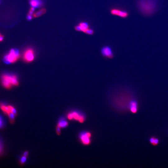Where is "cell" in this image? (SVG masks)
I'll return each instance as SVG.
<instances>
[{
    "mask_svg": "<svg viewBox=\"0 0 168 168\" xmlns=\"http://www.w3.org/2000/svg\"><path fill=\"white\" fill-rule=\"evenodd\" d=\"M137 4L139 10L145 15H150L153 13L156 7L155 0H138Z\"/></svg>",
    "mask_w": 168,
    "mask_h": 168,
    "instance_id": "1",
    "label": "cell"
},
{
    "mask_svg": "<svg viewBox=\"0 0 168 168\" xmlns=\"http://www.w3.org/2000/svg\"><path fill=\"white\" fill-rule=\"evenodd\" d=\"M28 152L27 151H25V152L23 154V156L27 157V156H28Z\"/></svg>",
    "mask_w": 168,
    "mask_h": 168,
    "instance_id": "23",
    "label": "cell"
},
{
    "mask_svg": "<svg viewBox=\"0 0 168 168\" xmlns=\"http://www.w3.org/2000/svg\"><path fill=\"white\" fill-rule=\"evenodd\" d=\"M18 51L16 49H12L4 58V60L7 63H13L16 62L20 57Z\"/></svg>",
    "mask_w": 168,
    "mask_h": 168,
    "instance_id": "3",
    "label": "cell"
},
{
    "mask_svg": "<svg viewBox=\"0 0 168 168\" xmlns=\"http://www.w3.org/2000/svg\"></svg>",
    "mask_w": 168,
    "mask_h": 168,
    "instance_id": "28",
    "label": "cell"
},
{
    "mask_svg": "<svg viewBox=\"0 0 168 168\" xmlns=\"http://www.w3.org/2000/svg\"><path fill=\"white\" fill-rule=\"evenodd\" d=\"M73 119L79 121L80 123H83L84 121V117L76 112H73L72 113Z\"/></svg>",
    "mask_w": 168,
    "mask_h": 168,
    "instance_id": "9",
    "label": "cell"
},
{
    "mask_svg": "<svg viewBox=\"0 0 168 168\" xmlns=\"http://www.w3.org/2000/svg\"><path fill=\"white\" fill-rule=\"evenodd\" d=\"M84 33L86 34L91 35L94 34V31L92 29L89 28L86 29L84 31Z\"/></svg>",
    "mask_w": 168,
    "mask_h": 168,
    "instance_id": "15",
    "label": "cell"
},
{
    "mask_svg": "<svg viewBox=\"0 0 168 168\" xmlns=\"http://www.w3.org/2000/svg\"><path fill=\"white\" fill-rule=\"evenodd\" d=\"M26 157L23 156L21 158L20 163L21 164H24L26 162Z\"/></svg>",
    "mask_w": 168,
    "mask_h": 168,
    "instance_id": "19",
    "label": "cell"
},
{
    "mask_svg": "<svg viewBox=\"0 0 168 168\" xmlns=\"http://www.w3.org/2000/svg\"><path fill=\"white\" fill-rule=\"evenodd\" d=\"M60 127L58 125L56 127V132L58 135H59L61 133Z\"/></svg>",
    "mask_w": 168,
    "mask_h": 168,
    "instance_id": "20",
    "label": "cell"
},
{
    "mask_svg": "<svg viewBox=\"0 0 168 168\" xmlns=\"http://www.w3.org/2000/svg\"><path fill=\"white\" fill-rule=\"evenodd\" d=\"M159 139L158 138L155 137L153 146H156L159 144Z\"/></svg>",
    "mask_w": 168,
    "mask_h": 168,
    "instance_id": "17",
    "label": "cell"
},
{
    "mask_svg": "<svg viewBox=\"0 0 168 168\" xmlns=\"http://www.w3.org/2000/svg\"><path fill=\"white\" fill-rule=\"evenodd\" d=\"M2 83L6 88H10L12 86H17L18 82L16 76L15 75L4 74L2 76Z\"/></svg>",
    "mask_w": 168,
    "mask_h": 168,
    "instance_id": "2",
    "label": "cell"
},
{
    "mask_svg": "<svg viewBox=\"0 0 168 168\" xmlns=\"http://www.w3.org/2000/svg\"><path fill=\"white\" fill-rule=\"evenodd\" d=\"M34 58L33 50L31 49H28L25 52L23 55V58L27 62L32 61Z\"/></svg>",
    "mask_w": 168,
    "mask_h": 168,
    "instance_id": "7",
    "label": "cell"
},
{
    "mask_svg": "<svg viewBox=\"0 0 168 168\" xmlns=\"http://www.w3.org/2000/svg\"><path fill=\"white\" fill-rule=\"evenodd\" d=\"M30 3L32 7L34 8L39 7L42 4L41 0H31Z\"/></svg>",
    "mask_w": 168,
    "mask_h": 168,
    "instance_id": "10",
    "label": "cell"
},
{
    "mask_svg": "<svg viewBox=\"0 0 168 168\" xmlns=\"http://www.w3.org/2000/svg\"><path fill=\"white\" fill-rule=\"evenodd\" d=\"M32 18V16L31 15L28 14L27 16V19L28 20H30Z\"/></svg>",
    "mask_w": 168,
    "mask_h": 168,
    "instance_id": "24",
    "label": "cell"
},
{
    "mask_svg": "<svg viewBox=\"0 0 168 168\" xmlns=\"http://www.w3.org/2000/svg\"><path fill=\"white\" fill-rule=\"evenodd\" d=\"M75 28V30L77 31H81V28L79 25L76 26Z\"/></svg>",
    "mask_w": 168,
    "mask_h": 168,
    "instance_id": "22",
    "label": "cell"
},
{
    "mask_svg": "<svg viewBox=\"0 0 168 168\" xmlns=\"http://www.w3.org/2000/svg\"><path fill=\"white\" fill-rule=\"evenodd\" d=\"M155 138V136H151V137H150L149 139V143H150V144H151L152 146L153 144Z\"/></svg>",
    "mask_w": 168,
    "mask_h": 168,
    "instance_id": "18",
    "label": "cell"
},
{
    "mask_svg": "<svg viewBox=\"0 0 168 168\" xmlns=\"http://www.w3.org/2000/svg\"><path fill=\"white\" fill-rule=\"evenodd\" d=\"M111 14L119 16L122 18H126L128 16V13L126 10L119 9L117 8H113L110 9Z\"/></svg>",
    "mask_w": 168,
    "mask_h": 168,
    "instance_id": "5",
    "label": "cell"
},
{
    "mask_svg": "<svg viewBox=\"0 0 168 168\" xmlns=\"http://www.w3.org/2000/svg\"><path fill=\"white\" fill-rule=\"evenodd\" d=\"M68 118L70 120L73 119V115L72 113H69L67 115Z\"/></svg>",
    "mask_w": 168,
    "mask_h": 168,
    "instance_id": "21",
    "label": "cell"
},
{
    "mask_svg": "<svg viewBox=\"0 0 168 168\" xmlns=\"http://www.w3.org/2000/svg\"><path fill=\"white\" fill-rule=\"evenodd\" d=\"M130 111L133 113H136L138 111V105L137 101L133 99L130 101L129 104Z\"/></svg>",
    "mask_w": 168,
    "mask_h": 168,
    "instance_id": "8",
    "label": "cell"
},
{
    "mask_svg": "<svg viewBox=\"0 0 168 168\" xmlns=\"http://www.w3.org/2000/svg\"><path fill=\"white\" fill-rule=\"evenodd\" d=\"M45 12V10L44 9H42L35 13L34 16L35 17L39 16L44 14Z\"/></svg>",
    "mask_w": 168,
    "mask_h": 168,
    "instance_id": "14",
    "label": "cell"
},
{
    "mask_svg": "<svg viewBox=\"0 0 168 168\" xmlns=\"http://www.w3.org/2000/svg\"><path fill=\"white\" fill-rule=\"evenodd\" d=\"M8 115L10 118L11 122L12 123H13L14 121V116L15 115L12 112H10Z\"/></svg>",
    "mask_w": 168,
    "mask_h": 168,
    "instance_id": "16",
    "label": "cell"
},
{
    "mask_svg": "<svg viewBox=\"0 0 168 168\" xmlns=\"http://www.w3.org/2000/svg\"><path fill=\"white\" fill-rule=\"evenodd\" d=\"M91 134L88 132H84L80 133V139L83 144L87 145L91 142Z\"/></svg>",
    "mask_w": 168,
    "mask_h": 168,
    "instance_id": "6",
    "label": "cell"
},
{
    "mask_svg": "<svg viewBox=\"0 0 168 168\" xmlns=\"http://www.w3.org/2000/svg\"><path fill=\"white\" fill-rule=\"evenodd\" d=\"M3 36L0 33V42L2 41L3 40Z\"/></svg>",
    "mask_w": 168,
    "mask_h": 168,
    "instance_id": "25",
    "label": "cell"
},
{
    "mask_svg": "<svg viewBox=\"0 0 168 168\" xmlns=\"http://www.w3.org/2000/svg\"><path fill=\"white\" fill-rule=\"evenodd\" d=\"M68 125V122L64 119H61L58 124V125L61 128H64Z\"/></svg>",
    "mask_w": 168,
    "mask_h": 168,
    "instance_id": "13",
    "label": "cell"
},
{
    "mask_svg": "<svg viewBox=\"0 0 168 168\" xmlns=\"http://www.w3.org/2000/svg\"><path fill=\"white\" fill-rule=\"evenodd\" d=\"M100 52L102 56L106 58L112 59L114 57L112 49L109 45L103 46L100 49Z\"/></svg>",
    "mask_w": 168,
    "mask_h": 168,
    "instance_id": "4",
    "label": "cell"
},
{
    "mask_svg": "<svg viewBox=\"0 0 168 168\" xmlns=\"http://www.w3.org/2000/svg\"><path fill=\"white\" fill-rule=\"evenodd\" d=\"M2 120L1 118L0 117V128L2 126Z\"/></svg>",
    "mask_w": 168,
    "mask_h": 168,
    "instance_id": "26",
    "label": "cell"
},
{
    "mask_svg": "<svg viewBox=\"0 0 168 168\" xmlns=\"http://www.w3.org/2000/svg\"><path fill=\"white\" fill-rule=\"evenodd\" d=\"M79 25L81 28V31L83 32L89 28V24L86 22H81L79 24Z\"/></svg>",
    "mask_w": 168,
    "mask_h": 168,
    "instance_id": "11",
    "label": "cell"
},
{
    "mask_svg": "<svg viewBox=\"0 0 168 168\" xmlns=\"http://www.w3.org/2000/svg\"><path fill=\"white\" fill-rule=\"evenodd\" d=\"M33 11H32L30 10V11L29 12V14L30 15H31L33 14Z\"/></svg>",
    "mask_w": 168,
    "mask_h": 168,
    "instance_id": "27",
    "label": "cell"
},
{
    "mask_svg": "<svg viewBox=\"0 0 168 168\" xmlns=\"http://www.w3.org/2000/svg\"><path fill=\"white\" fill-rule=\"evenodd\" d=\"M0 107L1 110L5 113L8 115L11 112L8 106H7L2 103H0Z\"/></svg>",
    "mask_w": 168,
    "mask_h": 168,
    "instance_id": "12",
    "label": "cell"
}]
</instances>
